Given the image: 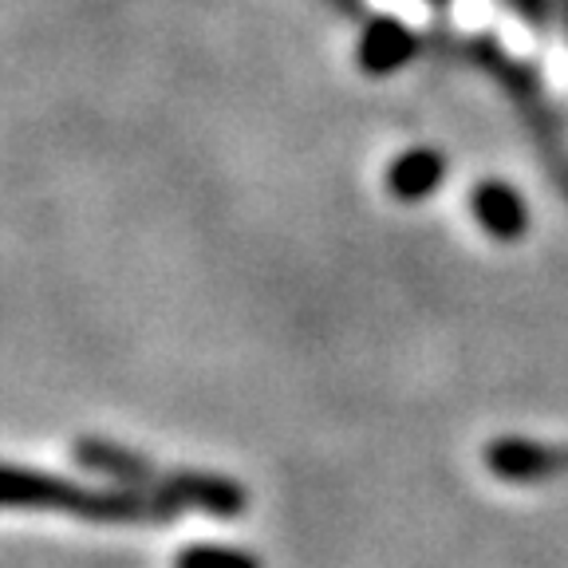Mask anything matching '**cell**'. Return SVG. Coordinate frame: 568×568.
Returning a JSON list of instances; mask_svg holds the SVG:
<instances>
[{"label": "cell", "mask_w": 568, "mask_h": 568, "mask_svg": "<svg viewBox=\"0 0 568 568\" xmlns=\"http://www.w3.org/2000/svg\"><path fill=\"white\" fill-rule=\"evenodd\" d=\"M470 210L481 230L497 241H517L529 230V210H525L521 194H517L509 182H497V178H489V182H481V186L474 190Z\"/></svg>", "instance_id": "4"}, {"label": "cell", "mask_w": 568, "mask_h": 568, "mask_svg": "<svg viewBox=\"0 0 568 568\" xmlns=\"http://www.w3.org/2000/svg\"><path fill=\"white\" fill-rule=\"evenodd\" d=\"M0 509H48V514H71L83 521H170L174 514H182L159 494L83 489L44 470H20L4 462H0Z\"/></svg>", "instance_id": "1"}, {"label": "cell", "mask_w": 568, "mask_h": 568, "mask_svg": "<svg viewBox=\"0 0 568 568\" xmlns=\"http://www.w3.org/2000/svg\"><path fill=\"white\" fill-rule=\"evenodd\" d=\"M486 462L497 478L532 481V478H549L560 462H568V454L545 450V446H532V443H517V438H501V443H494L486 450Z\"/></svg>", "instance_id": "6"}, {"label": "cell", "mask_w": 568, "mask_h": 568, "mask_svg": "<svg viewBox=\"0 0 568 568\" xmlns=\"http://www.w3.org/2000/svg\"><path fill=\"white\" fill-rule=\"evenodd\" d=\"M174 568H261V560L225 545H190L174 557Z\"/></svg>", "instance_id": "7"}, {"label": "cell", "mask_w": 568, "mask_h": 568, "mask_svg": "<svg viewBox=\"0 0 568 568\" xmlns=\"http://www.w3.org/2000/svg\"><path fill=\"white\" fill-rule=\"evenodd\" d=\"M418 52L415 28H407L399 17H379L364 28L359 36V68L367 75H395L399 68H407Z\"/></svg>", "instance_id": "3"}, {"label": "cell", "mask_w": 568, "mask_h": 568, "mask_svg": "<svg viewBox=\"0 0 568 568\" xmlns=\"http://www.w3.org/2000/svg\"><path fill=\"white\" fill-rule=\"evenodd\" d=\"M75 458L99 474H115V478L131 481L142 494H159L166 497L170 506L178 509H205L213 517H241L245 514V489L230 478H217V474H186V470H159L146 458L131 450H119L111 443H99V438H83L75 446Z\"/></svg>", "instance_id": "2"}, {"label": "cell", "mask_w": 568, "mask_h": 568, "mask_svg": "<svg viewBox=\"0 0 568 568\" xmlns=\"http://www.w3.org/2000/svg\"><path fill=\"white\" fill-rule=\"evenodd\" d=\"M446 178V159L435 146H415V151H403L399 159L390 162L387 170V186L399 202H423L438 190V182Z\"/></svg>", "instance_id": "5"}]
</instances>
